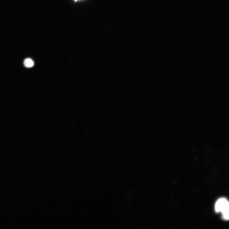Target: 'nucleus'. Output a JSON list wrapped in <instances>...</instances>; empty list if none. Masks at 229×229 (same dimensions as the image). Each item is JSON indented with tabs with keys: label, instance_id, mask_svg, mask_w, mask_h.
<instances>
[{
	"label": "nucleus",
	"instance_id": "3",
	"mask_svg": "<svg viewBox=\"0 0 229 229\" xmlns=\"http://www.w3.org/2000/svg\"><path fill=\"white\" fill-rule=\"evenodd\" d=\"M75 1H77V0H75Z\"/></svg>",
	"mask_w": 229,
	"mask_h": 229
},
{
	"label": "nucleus",
	"instance_id": "2",
	"mask_svg": "<svg viewBox=\"0 0 229 229\" xmlns=\"http://www.w3.org/2000/svg\"><path fill=\"white\" fill-rule=\"evenodd\" d=\"M25 66L27 68H31L33 66L34 63L33 61L31 59H25L24 61Z\"/></svg>",
	"mask_w": 229,
	"mask_h": 229
},
{
	"label": "nucleus",
	"instance_id": "1",
	"mask_svg": "<svg viewBox=\"0 0 229 229\" xmlns=\"http://www.w3.org/2000/svg\"><path fill=\"white\" fill-rule=\"evenodd\" d=\"M215 209L217 213L221 212L223 218L226 220L229 219V205L228 201L225 199L219 200L216 204Z\"/></svg>",
	"mask_w": 229,
	"mask_h": 229
}]
</instances>
